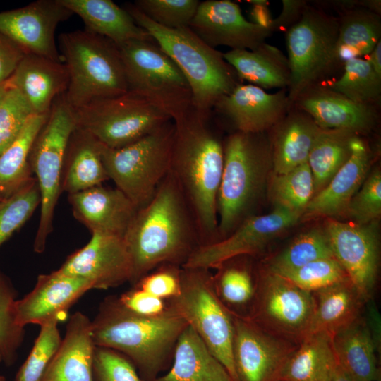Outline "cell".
<instances>
[{"mask_svg":"<svg viewBox=\"0 0 381 381\" xmlns=\"http://www.w3.org/2000/svg\"><path fill=\"white\" fill-rule=\"evenodd\" d=\"M334 257L325 229L313 228L298 236L262 267L280 274L315 260Z\"/></svg>","mask_w":381,"mask_h":381,"instance_id":"39","label":"cell"},{"mask_svg":"<svg viewBox=\"0 0 381 381\" xmlns=\"http://www.w3.org/2000/svg\"><path fill=\"white\" fill-rule=\"evenodd\" d=\"M95 348L91 320L81 312L74 313L67 323L60 346L41 381H95Z\"/></svg>","mask_w":381,"mask_h":381,"instance_id":"26","label":"cell"},{"mask_svg":"<svg viewBox=\"0 0 381 381\" xmlns=\"http://www.w3.org/2000/svg\"><path fill=\"white\" fill-rule=\"evenodd\" d=\"M332 341L339 368L352 381H380L378 341L363 315L333 335Z\"/></svg>","mask_w":381,"mask_h":381,"instance_id":"27","label":"cell"},{"mask_svg":"<svg viewBox=\"0 0 381 381\" xmlns=\"http://www.w3.org/2000/svg\"><path fill=\"white\" fill-rule=\"evenodd\" d=\"M268 191L275 207L303 214L314 194L313 177L308 162L289 172L274 174Z\"/></svg>","mask_w":381,"mask_h":381,"instance_id":"40","label":"cell"},{"mask_svg":"<svg viewBox=\"0 0 381 381\" xmlns=\"http://www.w3.org/2000/svg\"><path fill=\"white\" fill-rule=\"evenodd\" d=\"M306 6L307 3L305 1L283 0L282 12L277 18L273 19L271 30L273 32L288 30L300 19Z\"/></svg>","mask_w":381,"mask_h":381,"instance_id":"53","label":"cell"},{"mask_svg":"<svg viewBox=\"0 0 381 381\" xmlns=\"http://www.w3.org/2000/svg\"><path fill=\"white\" fill-rule=\"evenodd\" d=\"M93 289L84 279L59 272L38 276L34 288L15 303L17 324L40 326L55 317L64 318L70 307L85 292Z\"/></svg>","mask_w":381,"mask_h":381,"instance_id":"21","label":"cell"},{"mask_svg":"<svg viewBox=\"0 0 381 381\" xmlns=\"http://www.w3.org/2000/svg\"><path fill=\"white\" fill-rule=\"evenodd\" d=\"M124 8L179 68L190 87L193 107L198 111H212L219 99L240 84L223 54L189 27L167 28L148 18L133 4H127Z\"/></svg>","mask_w":381,"mask_h":381,"instance_id":"4","label":"cell"},{"mask_svg":"<svg viewBox=\"0 0 381 381\" xmlns=\"http://www.w3.org/2000/svg\"><path fill=\"white\" fill-rule=\"evenodd\" d=\"M291 105L286 89L270 94L251 84H238L213 109L228 119L236 131L261 133L278 124Z\"/></svg>","mask_w":381,"mask_h":381,"instance_id":"20","label":"cell"},{"mask_svg":"<svg viewBox=\"0 0 381 381\" xmlns=\"http://www.w3.org/2000/svg\"><path fill=\"white\" fill-rule=\"evenodd\" d=\"M17 291L8 278L0 271V358L7 367L17 361L25 328L16 321Z\"/></svg>","mask_w":381,"mask_h":381,"instance_id":"42","label":"cell"},{"mask_svg":"<svg viewBox=\"0 0 381 381\" xmlns=\"http://www.w3.org/2000/svg\"><path fill=\"white\" fill-rule=\"evenodd\" d=\"M248 2L253 4L250 11L249 21L261 27L270 29L273 18L267 8V1L264 0H252L248 1Z\"/></svg>","mask_w":381,"mask_h":381,"instance_id":"54","label":"cell"},{"mask_svg":"<svg viewBox=\"0 0 381 381\" xmlns=\"http://www.w3.org/2000/svg\"><path fill=\"white\" fill-rule=\"evenodd\" d=\"M295 104L322 129L346 130L358 135L369 131L376 120L373 106L353 102L328 87H315Z\"/></svg>","mask_w":381,"mask_h":381,"instance_id":"25","label":"cell"},{"mask_svg":"<svg viewBox=\"0 0 381 381\" xmlns=\"http://www.w3.org/2000/svg\"><path fill=\"white\" fill-rule=\"evenodd\" d=\"M48 114H33L14 141L0 154L1 198L9 197L35 179L30 154Z\"/></svg>","mask_w":381,"mask_h":381,"instance_id":"35","label":"cell"},{"mask_svg":"<svg viewBox=\"0 0 381 381\" xmlns=\"http://www.w3.org/2000/svg\"><path fill=\"white\" fill-rule=\"evenodd\" d=\"M61 56L68 72L65 97L73 108L128 92L118 46L85 30L59 37Z\"/></svg>","mask_w":381,"mask_h":381,"instance_id":"6","label":"cell"},{"mask_svg":"<svg viewBox=\"0 0 381 381\" xmlns=\"http://www.w3.org/2000/svg\"><path fill=\"white\" fill-rule=\"evenodd\" d=\"M313 294L315 308L307 334L324 332L332 337L356 321L368 302L349 279Z\"/></svg>","mask_w":381,"mask_h":381,"instance_id":"30","label":"cell"},{"mask_svg":"<svg viewBox=\"0 0 381 381\" xmlns=\"http://www.w3.org/2000/svg\"><path fill=\"white\" fill-rule=\"evenodd\" d=\"M0 381H8L6 378V377L3 375H0Z\"/></svg>","mask_w":381,"mask_h":381,"instance_id":"58","label":"cell"},{"mask_svg":"<svg viewBox=\"0 0 381 381\" xmlns=\"http://www.w3.org/2000/svg\"><path fill=\"white\" fill-rule=\"evenodd\" d=\"M9 87L10 84L8 80L0 83V104Z\"/></svg>","mask_w":381,"mask_h":381,"instance_id":"57","label":"cell"},{"mask_svg":"<svg viewBox=\"0 0 381 381\" xmlns=\"http://www.w3.org/2000/svg\"><path fill=\"white\" fill-rule=\"evenodd\" d=\"M314 308L313 293L262 268L247 317L269 332L298 344L309 331Z\"/></svg>","mask_w":381,"mask_h":381,"instance_id":"13","label":"cell"},{"mask_svg":"<svg viewBox=\"0 0 381 381\" xmlns=\"http://www.w3.org/2000/svg\"><path fill=\"white\" fill-rule=\"evenodd\" d=\"M83 21L85 30L104 37L117 46L131 40L153 38L125 8L111 0H59Z\"/></svg>","mask_w":381,"mask_h":381,"instance_id":"28","label":"cell"},{"mask_svg":"<svg viewBox=\"0 0 381 381\" xmlns=\"http://www.w3.org/2000/svg\"><path fill=\"white\" fill-rule=\"evenodd\" d=\"M233 316V358L238 381H278L298 344L269 332L247 316Z\"/></svg>","mask_w":381,"mask_h":381,"instance_id":"15","label":"cell"},{"mask_svg":"<svg viewBox=\"0 0 381 381\" xmlns=\"http://www.w3.org/2000/svg\"><path fill=\"white\" fill-rule=\"evenodd\" d=\"M338 368L332 337L309 334L288 358L278 381H332Z\"/></svg>","mask_w":381,"mask_h":381,"instance_id":"34","label":"cell"},{"mask_svg":"<svg viewBox=\"0 0 381 381\" xmlns=\"http://www.w3.org/2000/svg\"><path fill=\"white\" fill-rule=\"evenodd\" d=\"M375 73L381 78V42L379 41L372 52L369 54L367 59Z\"/></svg>","mask_w":381,"mask_h":381,"instance_id":"55","label":"cell"},{"mask_svg":"<svg viewBox=\"0 0 381 381\" xmlns=\"http://www.w3.org/2000/svg\"><path fill=\"white\" fill-rule=\"evenodd\" d=\"M93 375L95 381H142L133 365L121 353L96 346Z\"/></svg>","mask_w":381,"mask_h":381,"instance_id":"49","label":"cell"},{"mask_svg":"<svg viewBox=\"0 0 381 381\" xmlns=\"http://www.w3.org/2000/svg\"><path fill=\"white\" fill-rule=\"evenodd\" d=\"M123 240L133 286L162 264L183 267L201 246L193 212L169 171L150 200L137 210Z\"/></svg>","mask_w":381,"mask_h":381,"instance_id":"1","label":"cell"},{"mask_svg":"<svg viewBox=\"0 0 381 381\" xmlns=\"http://www.w3.org/2000/svg\"><path fill=\"white\" fill-rule=\"evenodd\" d=\"M76 126L75 109L63 94L54 102L30 151V166L40 193V217L33 245L37 253L44 252L53 229L54 210L61 193L65 155Z\"/></svg>","mask_w":381,"mask_h":381,"instance_id":"8","label":"cell"},{"mask_svg":"<svg viewBox=\"0 0 381 381\" xmlns=\"http://www.w3.org/2000/svg\"><path fill=\"white\" fill-rule=\"evenodd\" d=\"M332 381H352V380L339 366Z\"/></svg>","mask_w":381,"mask_h":381,"instance_id":"56","label":"cell"},{"mask_svg":"<svg viewBox=\"0 0 381 381\" xmlns=\"http://www.w3.org/2000/svg\"><path fill=\"white\" fill-rule=\"evenodd\" d=\"M155 381H232L223 365L188 325L179 337L169 371Z\"/></svg>","mask_w":381,"mask_h":381,"instance_id":"29","label":"cell"},{"mask_svg":"<svg viewBox=\"0 0 381 381\" xmlns=\"http://www.w3.org/2000/svg\"><path fill=\"white\" fill-rule=\"evenodd\" d=\"M73 13L59 0H37L23 7L0 12V32L26 54L63 61L55 40L56 29Z\"/></svg>","mask_w":381,"mask_h":381,"instance_id":"17","label":"cell"},{"mask_svg":"<svg viewBox=\"0 0 381 381\" xmlns=\"http://www.w3.org/2000/svg\"><path fill=\"white\" fill-rule=\"evenodd\" d=\"M120 302L131 311L140 315L155 317L168 309L166 300L159 298L137 286L119 296Z\"/></svg>","mask_w":381,"mask_h":381,"instance_id":"51","label":"cell"},{"mask_svg":"<svg viewBox=\"0 0 381 381\" xmlns=\"http://www.w3.org/2000/svg\"><path fill=\"white\" fill-rule=\"evenodd\" d=\"M350 100L373 106L380 98L381 78L368 60L352 58L344 61V71L328 87Z\"/></svg>","mask_w":381,"mask_h":381,"instance_id":"41","label":"cell"},{"mask_svg":"<svg viewBox=\"0 0 381 381\" xmlns=\"http://www.w3.org/2000/svg\"><path fill=\"white\" fill-rule=\"evenodd\" d=\"M90 282L93 289H108L130 282L131 258L123 238L92 233L89 242L71 254L56 270Z\"/></svg>","mask_w":381,"mask_h":381,"instance_id":"18","label":"cell"},{"mask_svg":"<svg viewBox=\"0 0 381 381\" xmlns=\"http://www.w3.org/2000/svg\"><path fill=\"white\" fill-rule=\"evenodd\" d=\"M167 301L195 331L232 381H238L233 358L234 316L217 296L210 270L182 267L181 292Z\"/></svg>","mask_w":381,"mask_h":381,"instance_id":"10","label":"cell"},{"mask_svg":"<svg viewBox=\"0 0 381 381\" xmlns=\"http://www.w3.org/2000/svg\"><path fill=\"white\" fill-rule=\"evenodd\" d=\"M188 27L211 47L231 49L253 50L272 32L246 19L239 6L229 0L200 2Z\"/></svg>","mask_w":381,"mask_h":381,"instance_id":"19","label":"cell"},{"mask_svg":"<svg viewBox=\"0 0 381 381\" xmlns=\"http://www.w3.org/2000/svg\"><path fill=\"white\" fill-rule=\"evenodd\" d=\"M55 317L40 325V331L26 360L18 369L15 381H41L62 341Z\"/></svg>","mask_w":381,"mask_h":381,"instance_id":"43","label":"cell"},{"mask_svg":"<svg viewBox=\"0 0 381 381\" xmlns=\"http://www.w3.org/2000/svg\"><path fill=\"white\" fill-rule=\"evenodd\" d=\"M75 217L91 233L123 238L138 210L117 188L97 186L68 195Z\"/></svg>","mask_w":381,"mask_h":381,"instance_id":"22","label":"cell"},{"mask_svg":"<svg viewBox=\"0 0 381 381\" xmlns=\"http://www.w3.org/2000/svg\"><path fill=\"white\" fill-rule=\"evenodd\" d=\"M25 54L17 43L0 32V83L8 80Z\"/></svg>","mask_w":381,"mask_h":381,"instance_id":"52","label":"cell"},{"mask_svg":"<svg viewBox=\"0 0 381 381\" xmlns=\"http://www.w3.org/2000/svg\"><path fill=\"white\" fill-rule=\"evenodd\" d=\"M68 72L63 61L26 54L8 79L23 95L35 114H48L54 102L66 92Z\"/></svg>","mask_w":381,"mask_h":381,"instance_id":"24","label":"cell"},{"mask_svg":"<svg viewBox=\"0 0 381 381\" xmlns=\"http://www.w3.org/2000/svg\"><path fill=\"white\" fill-rule=\"evenodd\" d=\"M381 214V173L375 169L352 198L346 217L351 222L368 224L377 222Z\"/></svg>","mask_w":381,"mask_h":381,"instance_id":"48","label":"cell"},{"mask_svg":"<svg viewBox=\"0 0 381 381\" xmlns=\"http://www.w3.org/2000/svg\"><path fill=\"white\" fill-rule=\"evenodd\" d=\"M277 125L272 148L274 174H282L308 162L313 143L321 128L303 111L295 110Z\"/></svg>","mask_w":381,"mask_h":381,"instance_id":"33","label":"cell"},{"mask_svg":"<svg viewBox=\"0 0 381 381\" xmlns=\"http://www.w3.org/2000/svg\"><path fill=\"white\" fill-rule=\"evenodd\" d=\"M301 217V213L279 207L266 214H253L225 238L198 248L183 267L211 270L236 257L254 256Z\"/></svg>","mask_w":381,"mask_h":381,"instance_id":"14","label":"cell"},{"mask_svg":"<svg viewBox=\"0 0 381 381\" xmlns=\"http://www.w3.org/2000/svg\"><path fill=\"white\" fill-rule=\"evenodd\" d=\"M33 114L21 92L10 85L0 104V154L14 141Z\"/></svg>","mask_w":381,"mask_h":381,"instance_id":"47","label":"cell"},{"mask_svg":"<svg viewBox=\"0 0 381 381\" xmlns=\"http://www.w3.org/2000/svg\"><path fill=\"white\" fill-rule=\"evenodd\" d=\"M40 205L35 179L9 197L0 199V247L25 224Z\"/></svg>","mask_w":381,"mask_h":381,"instance_id":"44","label":"cell"},{"mask_svg":"<svg viewBox=\"0 0 381 381\" xmlns=\"http://www.w3.org/2000/svg\"><path fill=\"white\" fill-rule=\"evenodd\" d=\"M168 306L164 313L147 317L126 308L119 296L104 298L91 320L95 346L125 356L138 370L142 381H155L173 356L177 339L188 326L185 320Z\"/></svg>","mask_w":381,"mask_h":381,"instance_id":"3","label":"cell"},{"mask_svg":"<svg viewBox=\"0 0 381 381\" xmlns=\"http://www.w3.org/2000/svg\"><path fill=\"white\" fill-rule=\"evenodd\" d=\"M277 275L310 293L349 279L334 257L321 258Z\"/></svg>","mask_w":381,"mask_h":381,"instance_id":"45","label":"cell"},{"mask_svg":"<svg viewBox=\"0 0 381 381\" xmlns=\"http://www.w3.org/2000/svg\"><path fill=\"white\" fill-rule=\"evenodd\" d=\"M212 112L192 107L174 121L169 169L193 212L201 246L218 239L217 198L224 150L223 141L210 122Z\"/></svg>","mask_w":381,"mask_h":381,"instance_id":"2","label":"cell"},{"mask_svg":"<svg viewBox=\"0 0 381 381\" xmlns=\"http://www.w3.org/2000/svg\"><path fill=\"white\" fill-rule=\"evenodd\" d=\"M337 55L344 62L369 55L380 41V14L365 8L347 11L339 20Z\"/></svg>","mask_w":381,"mask_h":381,"instance_id":"36","label":"cell"},{"mask_svg":"<svg viewBox=\"0 0 381 381\" xmlns=\"http://www.w3.org/2000/svg\"><path fill=\"white\" fill-rule=\"evenodd\" d=\"M199 4L197 0H138L133 3L153 22L170 29L188 27Z\"/></svg>","mask_w":381,"mask_h":381,"instance_id":"46","label":"cell"},{"mask_svg":"<svg viewBox=\"0 0 381 381\" xmlns=\"http://www.w3.org/2000/svg\"><path fill=\"white\" fill-rule=\"evenodd\" d=\"M334 257L368 301L377 281L380 244L377 222L368 224L328 219L325 226Z\"/></svg>","mask_w":381,"mask_h":381,"instance_id":"16","label":"cell"},{"mask_svg":"<svg viewBox=\"0 0 381 381\" xmlns=\"http://www.w3.org/2000/svg\"><path fill=\"white\" fill-rule=\"evenodd\" d=\"M182 267L174 264H162L143 277L133 286L163 300H169L179 295L181 288Z\"/></svg>","mask_w":381,"mask_h":381,"instance_id":"50","label":"cell"},{"mask_svg":"<svg viewBox=\"0 0 381 381\" xmlns=\"http://www.w3.org/2000/svg\"><path fill=\"white\" fill-rule=\"evenodd\" d=\"M239 80L262 89H286L291 82L287 57L276 47L266 42L253 50L231 49L223 54Z\"/></svg>","mask_w":381,"mask_h":381,"instance_id":"31","label":"cell"},{"mask_svg":"<svg viewBox=\"0 0 381 381\" xmlns=\"http://www.w3.org/2000/svg\"><path fill=\"white\" fill-rule=\"evenodd\" d=\"M74 109L77 127L113 149L128 145L172 121L147 99L130 91Z\"/></svg>","mask_w":381,"mask_h":381,"instance_id":"12","label":"cell"},{"mask_svg":"<svg viewBox=\"0 0 381 381\" xmlns=\"http://www.w3.org/2000/svg\"><path fill=\"white\" fill-rule=\"evenodd\" d=\"M214 269L212 283L219 300L233 314L241 315L243 309L248 308V315L256 291V282L249 267L234 258Z\"/></svg>","mask_w":381,"mask_h":381,"instance_id":"38","label":"cell"},{"mask_svg":"<svg viewBox=\"0 0 381 381\" xmlns=\"http://www.w3.org/2000/svg\"><path fill=\"white\" fill-rule=\"evenodd\" d=\"M349 158L334 175L326 186L313 196L302 217H346L349 205L367 177L370 156L367 145L356 135L351 144Z\"/></svg>","mask_w":381,"mask_h":381,"instance_id":"23","label":"cell"},{"mask_svg":"<svg viewBox=\"0 0 381 381\" xmlns=\"http://www.w3.org/2000/svg\"><path fill=\"white\" fill-rule=\"evenodd\" d=\"M128 91L147 99L176 121L193 107L190 87L173 60L152 40L118 46Z\"/></svg>","mask_w":381,"mask_h":381,"instance_id":"7","label":"cell"},{"mask_svg":"<svg viewBox=\"0 0 381 381\" xmlns=\"http://www.w3.org/2000/svg\"><path fill=\"white\" fill-rule=\"evenodd\" d=\"M356 135L349 131L321 128L308 159L313 177V195L326 186L349 158Z\"/></svg>","mask_w":381,"mask_h":381,"instance_id":"37","label":"cell"},{"mask_svg":"<svg viewBox=\"0 0 381 381\" xmlns=\"http://www.w3.org/2000/svg\"><path fill=\"white\" fill-rule=\"evenodd\" d=\"M0 199H1V198H0Z\"/></svg>","mask_w":381,"mask_h":381,"instance_id":"60","label":"cell"},{"mask_svg":"<svg viewBox=\"0 0 381 381\" xmlns=\"http://www.w3.org/2000/svg\"><path fill=\"white\" fill-rule=\"evenodd\" d=\"M175 126L169 121L150 134L124 147L101 144L109 177L138 209L145 205L169 171Z\"/></svg>","mask_w":381,"mask_h":381,"instance_id":"9","label":"cell"},{"mask_svg":"<svg viewBox=\"0 0 381 381\" xmlns=\"http://www.w3.org/2000/svg\"><path fill=\"white\" fill-rule=\"evenodd\" d=\"M1 358H0V363H1Z\"/></svg>","mask_w":381,"mask_h":381,"instance_id":"59","label":"cell"},{"mask_svg":"<svg viewBox=\"0 0 381 381\" xmlns=\"http://www.w3.org/2000/svg\"><path fill=\"white\" fill-rule=\"evenodd\" d=\"M339 19L320 9L306 6L300 19L286 31V43L291 103L316 87L339 61Z\"/></svg>","mask_w":381,"mask_h":381,"instance_id":"11","label":"cell"},{"mask_svg":"<svg viewBox=\"0 0 381 381\" xmlns=\"http://www.w3.org/2000/svg\"><path fill=\"white\" fill-rule=\"evenodd\" d=\"M261 133L235 131L223 141L224 163L217 198V241L251 216L272 160V150L260 137Z\"/></svg>","mask_w":381,"mask_h":381,"instance_id":"5","label":"cell"},{"mask_svg":"<svg viewBox=\"0 0 381 381\" xmlns=\"http://www.w3.org/2000/svg\"><path fill=\"white\" fill-rule=\"evenodd\" d=\"M109 179L101 157V143L76 126L66 149L61 191L69 194L102 185Z\"/></svg>","mask_w":381,"mask_h":381,"instance_id":"32","label":"cell"}]
</instances>
